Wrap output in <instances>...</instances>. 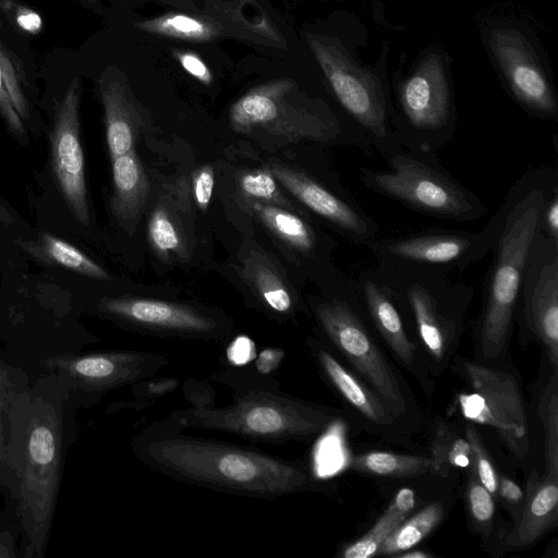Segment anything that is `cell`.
I'll list each match as a JSON object with an SVG mask.
<instances>
[{
  "label": "cell",
  "mask_w": 558,
  "mask_h": 558,
  "mask_svg": "<svg viewBox=\"0 0 558 558\" xmlns=\"http://www.w3.org/2000/svg\"><path fill=\"white\" fill-rule=\"evenodd\" d=\"M514 319L537 340L558 371V242L539 233L529 255Z\"/></svg>",
  "instance_id": "obj_14"
},
{
  "label": "cell",
  "mask_w": 558,
  "mask_h": 558,
  "mask_svg": "<svg viewBox=\"0 0 558 558\" xmlns=\"http://www.w3.org/2000/svg\"><path fill=\"white\" fill-rule=\"evenodd\" d=\"M496 498H499L515 518L524 501V489L511 477L499 475Z\"/></svg>",
  "instance_id": "obj_41"
},
{
  "label": "cell",
  "mask_w": 558,
  "mask_h": 558,
  "mask_svg": "<svg viewBox=\"0 0 558 558\" xmlns=\"http://www.w3.org/2000/svg\"><path fill=\"white\" fill-rule=\"evenodd\" d=\"M542 233L558 242V186L553 189L544 204Z\"/></svg>",
  "instance_id": "obj_45"
},
{
  "label": "cell",
  "mask_w": 558,
  "mask_h": 558,
  "mask_svg": "<svg viewBox=\"0 0 558 558\" xmlns=\"http://www.w3.org/2000/svg\"><path fill=\"white\" fill-rule=\"evenodd\" d=\"M215 185V173L210 166H204L197 169L193 175V193L197 206L206 210L211 197Z\"/></svg>",
  "instance_id": "obj_42"
},
{
  "label": "cell",
  "mask_w": 558,
  "mask_h": 558,
  "mask_svg": "<svg viewBox=\"0 0 558 558\" xmlns=\"http://www.w3.org/2000/svg\"><path fill=\"white\" fill-rule=\"evenodd\" d=\"M108 316L142 328L187 337H215L219 324L197 310L155 299L111 298L98 306Z\"/></svg>",
  "instance_id": "obj_19"
},
{
  "label": "cell",
  "mask_w": 558,
  "mask_h": 558,
  "mask_svg": "<svg viewBox=\"0 0 558 558\" xmlns=\"http://www.w3.org/2000/svg\"><path fill=\"white\" fill-rule=\"evenodd\" d=\"M395 556L399 557V558H430V557H434V555H432L423 549H414V548L399 553Z\"/></svg>",
  "instance_id": "obj_49"
},
{
  "label": "cell",
  "mask_w": 558,
  "mask_h": 558,
  "mask_svg": "<svg viewBox=\"0 0 558 558\" xmlns=\"http://www.w3.org/2000/svg\"><path fill=\"white\" fill-rule=\"evenodd\" d=\"M85 1H87V2H95L96 0H85Z\"/></svg>",
  "instance_id": "obj_50"
},
{
  "label": "cell",
  "mask_w": 558,
  "mask_h": 558,
  "mask_svg": "<svg viewBox=\"0 0 558 558\" xmlns=\"http://www.w3.org/2000/svg\"><path fill=\"white\" fill-rule=\"evenodd\" d=\"M556 186V167L531 169L512 183L490 217L492 259L483 280L475 326L476 350L483 360H496L507 349L529 255L542 232L543 207Z\"/></svg>",
  "instance_id": "obj_3"
},
{
  "label": "cell",
  "mask_w": 558,
  "mask_h": 558,
  "mask_svg": "<svg viewBox=\"0 0 558 558\" xmlns=\"http://www.w3.org/2000/svg\"><path fill=\"white\" fill-rule=\"evenodd\" d=\"M0 114L9 130L16 136L25 135V128L22 118L17 113L8 93L2 70L0 66Z\"/></svg>",
  "instance_id": "obj_43"
},
{
  "label": "cell",
  "mask_w": 558,
  "mask_h": 558,
  "mask_svg": "<svg viewBox=\"0 0 558 558\" xmlns=\"http://www.w3.org/2000/svg\"><path fill=\"white\" fill-rule=\"evenodd\" d=\"M98 85L105 113L106 140L112 159L134 149L146 121L125 80L116 71L106 70Z\"/></svg>",
  "instance_id": "obj_21"
},
{
  "label": "cell",
  "mask_w": 558,
  "mask_h": 558,
  "mask_svg": "<svg viewBox=\"0 0 558 558\" xmlns=\"http://www.w3.org/2000/svg\"><path fill=\"white\" fill-rule=\"evenodd\" d=\"M132 448L145 465L172 480L228 494L276 499L320 488L295 462L183 434L170 417L143 429Z\"/></svg>",
  "instance_id": "obj_2"
},
{
  "label": "cell",
  "mask_w": 558,
  "mask_h": 558,
  "mask_svg": "<svg viewBox=\"0 0 558 558\" xmlns=\"http://www.w3.org/2000/svg\"><path fill=\"white\" fill-rule=\"evenodd\" d=\"M464 436L466 437L472 453L471 468L477 476L478 481L486 487L488 492L496 498L498 472L493 463L490 454L483 441L478 429L474 424L468 422L465 424Z\"/></svg>",
  "instance_id": "obj_36"
},
{
  "label": "cell",
  "mask_w": 558,
  "mask_h": 558,
  "mask_svg": "<svg viewBox=\"0 0 558 558\" xmlns=\"http://www.w3.org/2000/svg\"><path fill=\"white\" fill-rule=\"evenodd\" d=\"M495 497L478 481L470 466L468 472L466 505L474 527L482 533H489L496 517Z\"/></svg>",
  "instance_id": "obj_35"
},
{
  "label": "cell",
  "mask_w": 558,
  "mask_h": 558,
  "mask_svg": "<svg viewBox=\"0 0 558 558\" xmlns=\"http://www.w3.org/2000/svg\"><path fill=\"white\" fill-rule=\"evenodd\" d=\"M169 362L163 355L137 351L77 353L45 360L40 373L56 374L78 407L89 408L114 389L153 378Z\"/></svg>",
  "instance_id": "obj_13"
},
{
  "label": "cell",
  "mask_w": 558,
  "mask_h": 558,
  "mask_svg": "<svg viewBox=\"0 0 558 558\" xmlns=\"http://www.w3.org/2000/svg\"><path fill=\"white\" fill-rule=\"evenodd\" d=\"M493 222L481 230L426 229L396 236H378L365 247L376 263L439 270H463L490 251Z\"/></svg>",
  "instance_id": "obj_12"
},
{
  "label": "cell",
  "mask_w": 558,
  "mask_h": 558,
  "mask_svg": "<svg viewBox=\"0 0 558 558\" xmlns=\"http://www.w3.org/2000/svg\"><path fill=\"white\" fill-rule=\"evenodd\" d=\"M350 468L356 472L387 478H409L432 473L429 457L388 451H369L355 456Z\"/></svg>",
  "instance_id": "obj_28"
},
{
  "label": "cell",
  "mask_w": 558,
  "mask_h": 558,
  "mask_svg": "<svg viewBox=\"0 0 558 558\" xmlns=\"http://www.w3.org/2000/svg\"><path fill=\"white\" fill-rule=\"evenodd\" d=\"M308 349L320 374L333 390L361 416L379 427H391L397 417L372 388L344 366L325 344L308 341Z\"/></svg>",
  "instance_id": "obj_22"
},
{
  "label": "cell",
  "mask_w": 558,
  "mask_h": 558,
  "mask_svg": "<svg viewBox=\"0 0 558 558\" xmlns=\"http://www.w3.org/2000/svg\"><path fill=\"white\" fill-rule=\"evenodd\" d=\"M233 131L267 135L283 143L353 145L372 151L362 133L345 125L322 100L302 94L286 78L262 84L240 97L229 110Z\"/></svg>",
  "instance_id": "obj_5"
},
{
  "label": "cell",
  "mask_w": 558,
  "mask_h": 558,
  "mask_svg": "<svg viewBox=\"0 0 558 558\" xmlns=\"http://www.w3.org/2000/svg\"><path fill=\"white\" fill-rule=\"evenodd\" d=\"M80 409L56 374L34 376L13 414L11 495L21 525V557L43 558L60 492L64 458L74 439Z\"/></svg>",
  "instance_id": "obj_1"
},
{
  "label": "cell",
  "mask_w": 558,
  "mask_h": 558,
  "mask_svg": "<svg viewBox=\"0 0 558 558\" xmlns=\"http://www.w3.org/2000/svg\"><path fill=\"white\" fill-rule=\"evenodd\" d=\"M1 10L25 33L37 34L43 28L41 16L14 0H0Z\"/></svg>",
  "instance_id": "obj_40"
},
{
  "label": "cell",
  "mask_w": 558,
  "mask_h": 558,
  "mask_svg": "<svg viewBox=\"0 0 558 558\" xmlns=\"http://www.w3.org/2000/svg\"><path fill=\"white\" fill-rule=\"evenodd\" d=\"M384 160L386 169L359 167L367 190L440 220L471 222L486 216L487 205L440 165L436 153L401 147Z\"/></svg>",
  "instance_id": "obj_7"
},
{
  "label": "cell",
  "mask_w": 558,
  "mask_h": 558,
  "mask_svg": "<svg viewBox=\"0 0 558 558\" xmlns=\"http://www.w3.org/2000/svg\"><path fill=\"white\" fill-rule=\"evenodd\" d=\"M392 126L403 148L437 153L454 132L451 97L440 58L426 57L399 87Z\"/></svg>",
  "instance_id": "obj_11"
},
{
  "label": "cell",
  "mask_w": 558,
  "mask_h": 558,
  "mask_svg": "<svg viewBox=\"0 0 558 558\" xmlns=\"http://www.w3.org/2000/svg\"><path fill=\"white\" fill-rule=\"evenodd\" d=\"M0 66L10 98L22 118H28V105L21 87V76L16 70V63L12 56L3 47L0 40Z\"/></svg>",
  "instance_id": "obj_39"
},
{
  "label": "cell",
  "mask_w": 558,
  "mask_h": 558,
  "mask_svg": "<svg viewBox=\"0 0 558 558\" xmlns=\"http://www.w3.org/2000/svg\"><path fill=\"white\" fill-rule=\"evenodd\" d=\"M270 171L277 182L345 240L365 248L380 235L377 221L336 180L323 181L281 163H272Z\"/></svg>",
  "instance_id": "obj_15"
},
{
  "label": "cell",
  "mask_w": 558,
  "mask_h": 558,
  "mask_svg": "<svg viewBox=\"0 0 558 558\" xmlns=\"http://www.w3.org/2000/svg\"><path fill=\"white\" fill-rule=\"evenodd\" d=\"M489 41L512 93L521 105L539 117L556 118L558 105L554 92L522 35L512 29L495 28Z\"/></svg>",
  "instance_id": "obj_17"
},
{
  "label": "cell",
  "mask_w": 558,
  "mask_h": 558,
  "mask_svg": "<svg viewBox=\"0 0 558 558\" xmlns=\"http://www.w3.org/2000/svg\"><path fill=\"white\" fill-rule=\"evenodd\" d=\"M240 187L244 195L260 202L284 205L277 180L270 170L247 172L240 180Z\"/></svg>",
  "instance_id": "obj_37"
},
{
  "label": "cell",
  "mask_w": 558,
  "mask_h": 558,
  "mask_svg": "<svg viewBox=\"0 0 558 558\" xmlns=\"http://www.w3.org/2000/svg\"><path fill=\"white\" fill-rule=\"evenodd\" d=\"M355 291L368 322L385 341L396 359L426 385L420 349L409 336L402 311L389 288L380 280L374 268H364L353 278Z\"/></svg>",
  "instance_id": "obj_18"
},
{
  "label": "cell",
  "mask_w": 558,
  "mask_h": 558,
  "mask_svg": "<svg viewBox=\"0 0 558 558\" xmlns=\"http://www.w3.org/2000/svg\"><path fill=\"white\" fill-rule=\"evenodd\" d=\"M179 60L183 68L194 77L198 78L203 83H208L210 81V74L206 65L195 54L191 52L180 53Z\"/></svg>",
  "instance_id": "obj_48"
},
{
  "label": "cell",
  "mask_w": 558,
  "mask_h": 558,
  "mask_svg": "<svg viewBox=\"0 0 558 558\" xmlns=\"http://www.w3.org/2000/svg\"><path fill=\"white\" fill-rule=\"evenodd\" d=\"M253 209L260 220L280 239L310 258H327L330 242L324 240L313 226L300 216L274 204L254 202Z\"/></svg>",
  "instance_id": "obj_25"
},
{
  "label": "cell",
  "mask_w": 558,
  "mask_h": 558,
  "mask_svg": "<svg viewBox=\"0 0 558 558\" xmlns=\"http://www.w3.org/2000/svg\"><path fill=\"white\" fill-rule=\"evenodd\" d=\"M463 387L453 393L448 414L493 428L511 453L530 451L529 422L515 376L480 362L458 359Z\"/></svg>",
  "instance_id": "obj_9"
},
{
  "label": "cell",
  "mask_w": 558,
  "mask_h": 558,
  "mask_svg": "<svg viewBox=\"0 0 558 558\" xmlns=\"http://www.w3.org/2000/svg\"><path fill=\"white\" fill-rule=\"evenodd\" d=\"M432 473L448 476L456 469L470 468L471 447L465 436L459 435L445 423L436 426L430 440Z\"/></svg>",
  "instance_id": "obj_31"
},
{
  "label": "cell",
  "mask_w": 558,
  "mask_h": 558,
  "mask_svg": "<svg viewBox=\"0 0 558 558\" xmlns=\"http://www.w3.org/2000/svg\"><path fill=\"white\" fill-rule=\"evenodd\" d=\"M445 507L440 501H432L410 514L381 544L376 556H395L409 550L426 538L442 521Z\"/></svg>",
  "instance_id": "obj_29"
},
{
  "label": "cell",
  "mask_w": 558,
  "mask_h": 558,
  "mask_svg": "<svg viewBox=\"0 0 558 558\" xmlns=\"http://www.w3.org/2000/svg\"><path fill=\"white\" fill-rule=\"evenodd\" d=\"M257 355L253 340L246 336H238L230 341L227 348V359L231 366L241 367L247 365Z\"/></svg>",
  "instance_id": "obj_44"
},
{
  "label": "cell",
  "mask_w": 558,
  "mask_h": 558,
  "mask_svg": "<svg viewBox=\"0 0 558 558\" xmlns=\"http://www.w3.org/2000/svg\"><path fill=\"white\" fill-rule=\"evenodd\" d=\"M111 160L113 194L110 206L119 226L132 233L148 196V179L135 149Z\"/></svg>",
  "instance_id": "obj_23"
},
{
  "label": "cell",
  "mask_w": 558,
  "mask_h": 558,
  "mask_svg": "<svg viewBox=\"0 0 558 558\" xmlns=\"http://www.w3.org/2000/svg\"><path fill=\"white\" fill-rule=\"evenodd\" d=\"M537 414L544 432V475L558 478V371L553 369L541 390Z\"/></svg>",
  "instance_id": "obj_33"
},
{
  "label": "cell",
  "mask_w": 558,
  "mask_h": 558,
  "mask_svg": "<svg viewBox=\"0 0 558 558\" xmlns=\"http://www.w3.org/2000/svg\"><path fill=\"white\" fill-rule=\"evenodd\" d=\"M243 272L271 311L279 314L291 312L293 300L289 290L279 275L264 258L252 253L244 260Z\"/></svg>",
  "instance_id": "obj_32"
},
{
  "label": "cell",
  "mask_w": 558,
  "mask_h": 558,
  "mask_svg": "<svg viewBox=\"0 0 558 558\" xmlns=\"http://www.w3.org/2000/svg\"><path fill=\"white\" fill-rule=\"evenodd\" d=\"M501 544L506 550H522L536 544L558 521V478L539 476L533 469L524 489V501Z\"/></svg>",
  "instance_id": "obj_20"
},
{
  "label": "cell",
  "mask_w": 558,
  "mask_h": 558,
  "mask_svg": "<svg viewBox=\"0 0 558 558\" xmlns=\"http://www.w3.org/2000/svg\"><path fill=\"white\" fill-rule=\"evenodd\" d=\"M148 238L154 250L165 257L179 254L183 248V238L178 222L169 210L157 205L148 220Z\"/></svg>",
  "instance_id": "obj_34"
},
{
  "label": "cell",
  "mask_w": 558,
  "mask_h": 558,
  "mask_svg": "<svg viewBox=\"0 0 558 558\" xmlns=\"http://www.w3.org/2000/svg\"><path fill=\"white\" fill-rule=\"evenodd\" d=\"M81 82L74 77L58 108L50 136L51 165L59 189L75 219L87 225L89 209L85 160L80 137Z\"/></svg>",
  "instance_id": "obj_16"
},
{
  "label": "cell",
  "mask_w": 558,
  "mask_h": 558,
  "mask_svg": "<svg viewBox=\"0 0 558 558\" xmlns=\"http://www.w3.org/2000/svg\"><path fill=\"white\" fill-rule=\"evenodd\" d=\"M313 314L331 345L399 418L407 410L405 395L369 329L353 279L341 278L316 299Z\"/></svg>",
  "instance_id": "obj_8"
},
{
  "label": "cell",
  "mask_w": 558,
  "mask_h": 558,
  "mask_svg": "<svg viewBox=\"0 0 558 558\" xmlns=\"http://www.w3.org/2000/svg\"><path fill=\"white\" fill-rule=\"evenodd\" d=\"M0 28H1V22H0Z\"/></svg>",
  "instance_id": "obj_51"
},
{
  "label": "cell",
  "mask_w": 558,
  "mask_h": 558,
  "mask_svg": "<svg viewBox=\"0 0 558 558\" xmlns=\"http://www.w3.org/2000/svg\"><path fill=\"white\" fill-rule=\"evenodd\" d=\"M308 46L337 100L383 159L402 146L392 126V113L376 77L360 68L335 38L307 35Z\"/></svg>",
  "instance_id": "obj_10"
},
{
  "label": "cell",
  "mask_w": 558,
  "mask_h": 558,
  "mask_svg": "<svg viewBox=\"0 0 558 558\" xmlns=\"http://www.w3.org/2000/svg\"><path fill=\"white\" fill-rule=\"evenodd\" d=\"M179 385V381L177 379H156L153 381H148V379H144L141 381H137L133 384V393L134 392H142L143 395H140L138 398H156L160 397L165 393H168L172 391L177 386Z\"/></svg>",
  "instance_id": "obj_47"
},
{
  "label": "cell",
  "mask_w": 558,
  "mask_h": 558,
  "mask_svg": "<svg viewBox=\"0 0 558 558\" xmlns=\"http://www.w3.org/2000/svg\"><path fill=\"white\" fill-rule=\"evenodd\" d=\"M21 525L14 504L5 500L0 512V558L21 557Z\"/></svg>",
  "instance_id": "obj_38"
},
{
  "label": "cell",
  "mask_w": 558,
  "mask_h": 558,
  "mask_svg": "<svg viewBox=\"0 0 558 558\" xmlns=\"http://www.w3.org/2000/svg\"><path fill=\"white\" fill-rule=\"evenodd\" d=\"M416 507V495L413 489L403 487L398 490L381 515L357 539L345 545L342 558H371L376 556L381 544L412 513Z\"/></svg>",
  "instance_id": "obj_26"
},
{
  "label": "cell",
  "mask_w": 558,
  "mask_h": 558,
  "mask_svg": "<svg viewBox=\"0 0 558 558\" xmlns=\"http://www.w3.org/2000/svg\"><path fill=\"white\" fill-rule=\"evenodd\" d=\"M374 269L412 318L418 348L434 369L444 367L458 343L473 287L435 269L380 263Z\"/></svg>",
  "instance_id": "obj_6"
},
{
  "label": "cell",
  "mask_w": 558,
  "mask_h": 558,
  "mask_svg": "<svg viewBox=\"0 0 558 558\" xmlns=\"http://www.w3.org/2000/svg\"><path fill=\"white\" fill-rule=\"evenodd\" d=\"M284 359V351L279 348H265L254 359V368L259 376H271Z\"/></svg>",
  "instance_id": "obj_46"
},
{
  "label": "cell",
  "mask_w": 558,
  "mask_h": 558,
  "mask_svg": "<svg viewBox=\"0 0 558 558\" xmlns=\"http://www.w3.org/2000/svg\"><path fill=\"white\" fill-rule=\"evenodd\" d=\"M338 415L333 409L289 396L278 387L253 386L223 407L193 403L170 414L179 426L232 434L253 441L306 440L325 432Z\"/></svg>",
  "instance_id": "obj_4"
},
{
  "label": "cell",
  "mask_w": 558,
  "mask_h": 558,
  "mask_svg": "<svg viewBox=\"0 0 558 558\" xmlns=\"http://www.w3.org/2000/svg\"><path fill=\"white\" fill-rule=\"evenodd\" d=\"M33 377L24 367L12 362L4 352H0V493L5 499L10 497L12 489L10 449L13 414Z\"/></svg>",
  "instance_id": "obj_24"
},
{
  "label": "cell",
  "mask_w": 558,
  "mask_h": 558,
  "mask_svg": "<svg viewBox=\"0 0 558 558\" xmlns=\"http://www.w3.org/2000/svg\"><path fill=\"white\" fill-rule=\"evenodd\" d=\"M44 260L83 276L109 280V274L77 247L54 235L44 233L36 245L28 248Z\"/></svg>",
  "instance_id": "obj_30"
},
{
  "label": "cell",
  "mask_w": 558,
  "mask_h": 558,
  "mask_svg": "<svg viewBox=\"0 0 558 558\" xmlns=\"http://www.w3.org/2000/svg\"><path fill=\"white\" fill-rule=\"evenodd\" d=\"M136 25L150 34L196 43L209 41L226 33L221 22L206 15L169 13Z\"/></svg>",
  "instance_id": "obj_27"
}]
</instances>
